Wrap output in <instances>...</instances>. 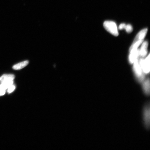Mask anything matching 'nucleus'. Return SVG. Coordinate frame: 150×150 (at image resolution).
<instances>
[{
	"label": "nucleus",
	"mask_w": 150,
	"mask_h": 150,
	"mask_svg": "<svg viewBox=\"0 0 150 150\" xmlns=\"http://www.w3.org/2000/svg\"><path fill=\"white\" fill-rule=\"evenodd\" d=\"M6 93V90L4 89L0 86V96L4 95Z\"/></svg>",
	"instance_id": "ddd939ff"
},
{
	"label": "nucleus",
	"mask_w": 150,
	"mask_h": 150,
	"mask_svg": "<svg viewBox=\"0 0 150 150\" xmlns=\"http://www.w3.org/2000/svg\"><path fill=\"white\" fill-rule=\"evenodd\" d=\"M148 43L147 41H145L142 43V46L139 50L140 56L142 57H145L147 54V48Z\"/></svg>",
	"instance_id": "0eeeda50"
},
{
	"label": "nucleus",
	"mask_w": 150,
	"mask_h": 150,
	"mask_svg": "<svg viewBox=\"0 0 150 150\" xmlns=\"http://www.w3.org/2000/svg\"><path fill=\"white\" fill-rule=\"evenodd\" d=\"M133 63H134L133 68H134V72L137 79L139 82H142L145 79V76L138 59H137Z\"/></svg>",
	"instance_id": "f257e3e1"
},
{
	"label": "nucleus",
	"mask_w": 150,
	"mask_h": 150,
	"mask_svg": "<svg viewBox=\"0 0 150 150\" xmlns=\"http://www.w3.org/2000/svg\"><path fill=\"white\" fill-rule=\"evenodd\" d=\"M103 25L106 30L111 34L115 36L119 35L117 25L115 22L107 21L104 22Z\"/></svg>",
	"instance_id": "f03ea898"
},
{
	"label": "nucleus",
	"mask_w": 150,
	"mask_h": 150,
	"mask_svg": "<svg viewBox=\"0 0 150 150\" xmlns=\"http://www.w3.org/2000/svg\"><path fill=\"white\" fill-rule=\"evenodd\" d=\"M125 29L126 30L127 33H130L133 30V28L132 26L130 24H127L125 26Z\"/></svg>",
	"instance_id": "9b49d317"
},
{
	"label": "nucleus",
	"mask_w": 150,
	"mask_h": 150,
	"mask_svg": "<svg viewBox=\"0 0 150 150\" xmlns=\"http://www.w3.org/2000/svg\"><path fill=\"white\" fill-rule=\"evenodd\" d=\"M139 62L144 74H149L150 72V54H149L145 59H140Z\"/></svg>",
	"instance_id": "7ed1b4c3"
},
{
	"label": "nucleus",
	"mask_w": 150,
	"mask_h": 150,
	"mask_svg": "<svg viewBox=\"0 0 150 150\" xmlns=\"http://www.w3.org/2000/svg\"><path fill=\"white\" fill-rule=\"evenodd\" d=\"M143 82V89L146 95H149L150 93V81L149 78L144 80Z\"/></svg>",
	"instance_id": "6e6552de"
},
{
	"label": "nucleus",
	"mask_w": 150,
	"mask_h": 150,
	"mask_svg": "<svg viewBox=\"0 0 150 150\" xmlns=\"http://www.w3.org/2000/svg\"><path fill=\"white\" fill-rule=\"evenodd\" d=\"M130 54L129 56V61L131 64H133L137 59H138L140 56L139 50L138 48L133 50L130 51Z\"/></svg>",
	"instance_id": "39448f33"
},
{
	"label": "nucleus",
	"mask_w": 150,
	"mask_h": 150,
	"mask_svg": "<svg viewBox=\"0 0 150 150\" xmlns=\"http://www.w3.org/2000/svg\"><path fill=\"white\" fill-rule=\"evenodd\" d=\"M16 89V86L13 84L11 86L9 87L8 89H7V92L9 93H10L13 92L15 89Z\"/></svg>",
	"instance_id": "f8f14e48"
},
{
	"label": "nucleus",
	"mask_w": 150,
	"mask_h": 150,
	"mask_svg": "<svg viewBox=\"0 0 150 150\" xmlns=\"http://www.w3.org/2000/svg\"><path fill=\"white\" fill-rule=\"evenodd\" d=\"M14 79L15 76L13 74H6L3 75L0 78V83L9 80H14Z\"/></svg>",
	"instance_id": "1a4fd4ad"
},
{
	"label": "nucleus",
	"mask_w": 150,
	"mask_h": 150,
	"mask_svg": "<svg viewBox=\"0 0 150 150\" xmlns=\"http://www.w3.org/2000/svg\"><path fill=\"white\" fill-rule=\"evenodd\" d=\"M147 29H144L140 31L137 35L135 38L132 44H134L137 42H143V40L147 34Z\"/></svg>",
	"instance_id": "423d86ee"
},
{
	"label": "nucleus",
	"mask_w": 150,
	"mask_h": 150,
	"mask_svg": "<svg viewBox=\"0 0 150 150\" xmlns=\"http://www.w3.org/2000/svg\"><path fill=\"white\" fill-rule=\"evenodd\" d=\"M126 25V24L125 23H122L120 24V25L119 26V29L120 30L125 29Z\"/></svg>",
	"instance_id": "4468645a"
},
{
	"label": "nucleus",
	"mask_w": 150,
	"mask_h": 150,
	"mask_svg": "<svg viewBox=\"0 0 150 150\" xmlns=\"http://www.w3.org/2000/svg\"><path fill=\"white\" fill-rule=\"evenodd\" d=\"M29 61H24L15 65L13 66V68L15 70H20L27 66L29 64Z\"/></svg>",
	"instance_id": "9d476101"
},
{
	"label": "nucleus",
	"mask_w": 150,
	"mask_h": 150,
	"mask_svg": "<svg viewBox=\"0 0 150 150\" xmlns=\"http://www.w3.org/2000/svg\"><path fill=\"white\" fill-rule=\"evenodd\" d=\"M144 123L146 128H149L150 125V108L149 105H147L144 111Z\"/></svg>",
	"instance_id": "20e7f679"
}]
</instances>
